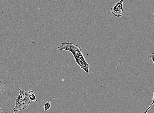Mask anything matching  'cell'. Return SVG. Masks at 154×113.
I'll list each match as a JSON object with an SVG mask.
<instances>
[{"instance_id":"obj_8","label":"cell","mask_w":154,"mask_h":113,"mask_svg":"<svg viewBox=\"0 0 154 113\" xmlns=\"http://www.w3.org/2000/svg\"><path fill=\"white\" fill-rule=\"evenodd\" d=\"M150 57L151 59L153 61V63L154 62V53H152L151 54Z\"/></svg>"},{"instance_id":"obj_7","label":"cell","mask_w":154,"mask_h":113,"mask_svg":"<svg viewBox=\"0 0 154 113\" xmlns=\"http://www.w3.org/2000/svg\"><path fill=\"white\" fill-rule=\"evenodd\" d=\"M154 93H153V102L152 104H151V105L149 107V108H148L147 109L145 112H144L143 113H147V112H148V110L149 109H150V108H151V106L153 105L154 104Z\"/></svg>"},{"instance_id":"obj_4","label":"cell","mask_w":154,"mask_h":113,"mask_svg":"<svg viewBox=\"0 0 154 113\" xmlns=\"http://www.w3.org/2000/svg\"><path fill=\"white\" fill-rule=\"evenodd\" d=\"M28 93L29 98L31 101H33V102H37V98L36 97V96H35L33 91L31 90H30L28 92Z\"/></svg>"},{"instance_id":"obj_2","label":"cell","mask_w":154,"mask_h":113,"mask_svg":"<svg viewBox=\"0 0 154 113\" xmlns=\"http://www.w3.org/2000/svg\"><path fill=\"white\" fill-rule=\"evenodd\" d=\"M19 95L16 98V105L14 109V112L20 111L25 109L31 103L28 92L18 89Z\"/></svg>"},{"instance_id":"obj_9","label":"cell","mask_w":154,"mask_h":113,"mask_svg":"<svg viewBox=\"0 0 154 113\" xmlns=\"http://www.w3.org/2000/svg\"><path fill=\"white\" fill-rule=\"evenodd\" d=\"M14 113H18L17 112H14Z\"/></svg>"},{"instance_id":"obj_6","label":"cell","mask_w":154,"mask_h":113,"mask_svg":"<svg viewBox=\"0 0 154 113\" xmlns=\"http://www.w3.org/2000/svg\"><path fill=\"white\" fill-rule=\"evenodd\" d=\"M5 91L4 87L1 81H0V96L2 92Z\"/></svg>"},{"instance_id":"obj_5","label":"cell","mask_w":154,"mask_h":113,"mask_svg":"<svg viewBox=\"0 0 154 113\" xmlns=\"http://www.w3.org/2000/svg\"><path fill=\"white\" fill-rule=\"evenodd\" d=\"M50 108L51 102L49 101H47L44 106V110L45 111H46L49 110Z\"/></svg>"},{"instance_id":"obj_1","label":"cell","mask_w":154,"mask_h":113,"mask_svg":"<svg viewBox=\"0 0 154 113\" xmlns=\"http://www.w3.org/2000/svg\"><path fill=\"white\" fill-rule=\"evenodd\" d=\"M59 51L65 50L69 51L74 56L76 62L79 61L86 62L84 56L82 52L81 48L79 46L73 43H62V46H59Z\"/></svg>"},{"instance_id":"obj_3","label":"cell","mask_w":154,"mask_h":113,"mask_svg":"<svg viewBox=\"0 0 154 113\" xmlns=\"http://www.w3.org/2000/svg\"><path fill=\"white\" fill-rule=\"evenodd\" d=\"M124 0H120L110 9L111 13L117 17H122L124 14V9L123 8V3Z\"/></svg>"}]
</instances>
